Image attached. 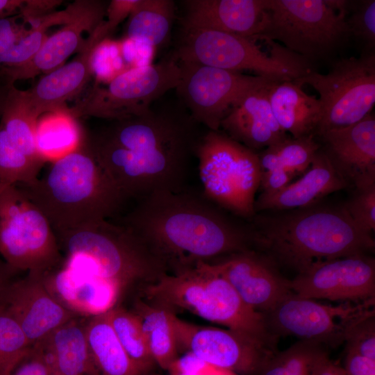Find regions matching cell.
<instances>
[{
    "label": "cell",
    "instance_id": "8",
    "mask_svg": "<svg viewBox=\"0 0 375 375\" xmlns=\"http://www.w3.org/2000/svg\"><path fill=\"white\" fill-rule=\"evenodd\" d=\"M195 156L203 192L234 215L251 219L261 170L258 153L220 131H209L197 144Z\"/></svg>",
    "mask_w": 375,
    "mask_h": 375
},
{
    "label": "cell",
    "instance_id": "38",
    "mask_svg": "<svg viewBox=\"0 0 375 375\" xmlns=\"http://www.w3.org/2000/svg\"><path fill=\"white\" fill-rule=\"evenodd\" d=\"M315 138V135L288 137L269 147L276 154L281 166L296 176L309 168L319 151L320 144Z\"/></svg>",
    "mask_w": 375,
    "mask_h": 375
},
{
    "label": "cell",
    "instance_id": "28",
    "mask_svg": "<svg viewBox=\"0 0 375 375\" xmlns=\"http://www.w3.org/2000/svg\"><path fill=\"white\" fill-rule=\"evenodd\" d=\"M85 333L95 375H141L120 344L107 314L92 316Z\"/></svg>",
    "mask_w": 375,
    "mask_h": 375
},
{
    "label": "cell",
    "instance_id": "29",
    "mask_svg": "<svg viewBox=\"0 0 375 375\" xmlns=\"http://www.w3.org/2000/svg\"><path fill=\"white\" fill-rule=\"evenodd\" d=\"M175 18L172 0H139L128 17L125 38L155 48L169 35Z\"/></svg>",
    "mask_w": 375,
    "mask_h": 375
},
{
    "label": "cell",
    "instance_id": "5",
    "mask_svg": "<svg viewBox=\"0 0 375 375\" xmlns=\"http://www.w3.org/2000/svg\"><path fill=\"white\" fill-rule=\"evenodd\" d=\"M144 300L176 314L185 310L247 335L273 349L276 339L262 312L248 306L233 286L208 263L178 273H165L141 285Z\"/></svg>",
    "mask_w": 375,
    "mask_h": 375
},
{
    "label": "cell",
    "instance_id": "31",
    "mask_svg": "<svg viewBox=\"0 0 375 375\" xmlns=\"http://www.w3.org/2000/svg\"><path fill=\"white\" fill-rule=\"evenodd\" d=\"M38 119L30 106L25 90L12 84L2 106L0 124L11 142L26 156L46 162L38 153L35 129Z\"/></svg>",
    "mask_w": 375,
    "mask_h": 375
},
{
    "label": "cell",
    "instance_id": "39",
    "mask_svg": "<svg viewBox=\"0 0 375 375\" xmlns=\"http://www.w3.org/2000/svg\"><path fill=\"white\" fill-rule=\"evenodd\" d=\"M345 22L350 38L361 44V53H375V1H350Z\"/></svg>",
    "mask_w": 375,
    "mask_h": 375
},
{
    "label": "cell",
    "instance_id": "45",
    "mask_svg": "<svg viewBox=\"0 0 375 375\" xmlns=\"http://www.w3.org/2000/svg\"><path fill=\"white\" fill-rule=\"evenodd\" d=\"M294 177V175L283 167L261 172L260 187H262V193L278 192L290 184Z\"/></svg>",
    "mask_w": 375,
    "mask_h": 375
},
{
    "label": "cell",
    "instance_id": "3",
    "mask_svg": "<svg viewBox=\"0 0 375 375\" xmlns=\"http://www.w3.org/2000/svg\"><path fill=\"white\" fill-rule=\"evenodd\" d=\"M249 220L253 249L298 273L317 262L368 254L375 247L343 204L262 212Z\"/></svg>",
    "mask_w": 375,
    "mask_h": 375
},
{
    "label": "cell",
    "instance_id": "42",
    "mask_svg": "<svg viewBox=\"0 0 375 375\" xmlns=\"http://www.w3.org/2000/svg\"><path fill=\"white\" fill-rule=\"evenodd\" d=\"M343 205L359 228L370 234L375 231V184L354 189Z\"/></svg>",
    "mask_w": 375,
    "mask_h": 375
},
{
    "label": "cell",
    "instance_id": "17",
    "mask_svg": "<svg viewBox=\"0 0 375 375\" xmlns=\"http://www.w3.org/2000/svg\"><path fill=\"white\" fill-rule=\"evenodd\" d=\"M208 264L228 281L248 306L256 311L267 312L293 294L290 280L281 275L277 265L254 249Z\"/></svg>",
    "mask_w": 375,
    "mask_h": 375
},
{
    "label": "cell",
    "instance_id": "21",
    "mask_svg": "<svg viewBox=\"0 0 375 375\" xmlns=\"http://www.w3.org/2000/svg\"><path fill=\"white\" fill-rule=\"evenodd\" d=\"M266 0H188L183 1V28L219 31L256 40L260 34Z\"/></svg>",
    "mask_w": 375,
    "mask_h": 375
},
{
    "label": "cell",
    "instance_id": "34",
    "mask_svg": "<svg viewBox=\"0 0 375 375\" xmlns=\"http://www.w3.org/2000/svg\"><path fill=\"white\" fill-rule=\"evenodd\" d=\"M44 163L19 151L0 124V182L11 185L31 183L39 176Z\"/></svg>",
    "mask_w": 375,
    "mask_h": 375
},
{
    "label": "cell",
    "instance_id": "12",
    "mask_svg": "<svg viewBox=\"0 0 375 375\" xmlns=\"http://www.w3.org/2000/svg\"><path fill=\"white\" fill-rule=\"evenodd\" d=\"M293 81L319 94L322 115L316 136L351 126L371 113L375 104V53L335 60L327 74L315 69Z\"/></svg>",
    "mask_w": 375,
    "mask_h": 375
},
{
    "label": "cell",
    "instance_id": "6",
    "mask_svg": "<svg viewBox=\"0 0 375 375\" xmlns=\"http://www.w3.org/2000/svg\"><path fill=\"white\" fill-rule=\"evenodd\" d=\"M65 264L108 281L122 291L150 283L167 269L130 230L103 220L56 234Z\"/></svg>",
    "mask_w": 375,
    "mask_h": 375
},
{
    "label": "cell",
    "instance_id": "19",
    "mask_svg": "<svg viewBox=\"0 0 375 375\" xmlns=\"http://www.w3.org/2000/svg\"><path fill=\"white\" fill-rule=\"evenodd\" d=\"M107 7L101 1L77 0L71 3L68 19L57 32L47 37L36 53L24 65L10 71L7 78L15 83L49 73L83 47V34L91 33L104 19Z\"/></svg>",
    "mask_w": 375,
    "mask_h": 375
},
{
    "label": "cell",
    "instance_id": "13",
    "mask_svg": "<svg viewBox=\"0 0 375 375\" xmlns=\"http://www.w3.org/2000/svg\"><path fill=\"white\" fill-rule=\"evenodd\" d=\"M374 301L330 306L292 294L262 313L276 339L291 335L335 347L344 342L349 328L372 309Z\"/></svg>",
    "mask_w": 375,
    "mask_h": 375
},
{
    "label": "cell",
    "instance_id": "16",
    "mask_svg": "<svg viewBox=\"0 0 375 375\" xmlns=\"http://www.w3.org/2000/svg\"><path fill=\"white\" fill-rule=\"evenodd\" d=\"M298 297L351 303L375 300V260L357 254L317 262L289 281Z\"/></svg>",
    "mask_w": 375,
    "mask_h": 375
},
{
    "label": "cell",
    "instance_id": "52",
    "mask_svg": "<svg viewBox=\"0 0 375 375\" xmlns=\"http://www.w3.org/2000/svg\"><path fill=\"white\" fill-rule=\"evenodd\" d=\"M0 116H1V113H0Z\"/></svg>",
    "mask_w": 375,
    "mask_h": 375
},
{
    "label": "cell",
    "instance_id": "46",
    "mask_svg": "<svg viewBox=\"0 0 375 375\" xmlns=\"http://www.w3.org/2000/svg\"><path fill=\"white\" fill-rule=\"evenodd\" d=\"M345 351L343 369L347 375H375V360L350 349Z\"/></svg>",
    "mask_w": 375,
    "mask_h": 375
},
{
    "label": "cell",
    "instance_id": "2",
    "mask_svg": "<svg viewBox=\"0 0 375 375\" xmlns=\"http://www.w3.org/2000/svg\"><path fill=\"white\" fill-rule=\"evenodd\" d=\"M135 201L115 222L139 238L167 273L253 249L250 224L239 222L203 191L159 192Z\"/></svg>",
    "mask_w": 375,
    "mask_h": 375
},
{
    "label": "cell",
    "instance_id": "23",
    "mask_svg": "<svg viewBox=\"0 0 375 375\" xmlns=\"http://www.w3.org/2000/svg\"><path fill=\"white\" fill-rule=\"evenodd\" d=\"M347 187V183L320 147L310 166L299 179L278 192L261 193L255 201L254 211L258 213L308 207L317 203L328 194Z\"/></svg>",
    "mask_w": 375,
    "mask_h": 375
},
{
    "label": "cell",
    "instance_id": "27",
    "mask_svg": "<svg viewBox=\"0 0 375 375\" xmlns=\"http://www.w3.org/2000/svg\"><path fill=\"white\" fill-rule=\"evenodd\" d=\"M38 344L49 362L51 375H95L85 325L75 317Z\"/></svg>",
    "mask_w": 375,
    "mask_h": 375
},
{
    "label": "cell",
    "instance_id": "32",
    "mask_svg": "<svg viewBox=\"0 0 375 375\" xmlns=\"http://www.w3.org/2000/svg\"><path fill=\"white\" fill-rule=\"evenodd\" d=\"M47 114L38 120L35 143L40 156L51 162L76 149L84 140L76 119L65 110Z\"/></svg>",
    "mask_w": 375,
    "mask_h": 375
},
{
    "label": "cell",
    "instance_id": "9",
    "mask_svg": "<svg viewBox=\"0 0 375 375\" xmlns=\"http://www.w3.org/2000/svg\"><path fill=\"white\" fill-rule=\"evenodd\" d=\"M345 17L325 0H266L262 28L256 39L279 41L311 63L327 60L350 40Z\"/></svg>",
    "mask_w": 375,
    "mask_h": 375
},
{
    "label": "cell",
    "instance_id": "48",
    "mask_svg": "<svg viewBox=\"0 0 375 375\" xmlns=\"http://www.w3.org/2000/svg\"><path fill=\"white\" fill-rule=\"evenodd\" d=\"M25 1L0 0V18L11 16L20 12Z\"/></svg>",
    "mask_w": 375,
    "mask_h": 375
},
{
    "label": "cell",
    "instance_id": "24",
    "mask_svg": "<svg viewBox=\"0 0 375 375\" xmlns=\"http://www.w3.org/2000/svg\"><path fill=\"white\" fill-rule=\"evenodd\" d=\"M54 297L73 312L92 317L107 312L115 306L123 291L115 284L63 264L57 270L44 274Z\"/></svg>",
    "mask_w": 375,
    "mask_h": 375
},
{
    "label": "cell",
    "instance_id": "30",
    "mask_svg": "<svg viewBox=\"0 0 375 375\" xmlns=\"http://www.w3.org/2000/svg\"><path fill=\"white\" fill-rule=\"evenodd\" d=\"M133 312L140 321L154 362L168 371L179 356L170 312L140 299L136 301Z\"/></svg>",
    "mask_w": 375,
    "mask_h": 375
},
{
    "label": "cell",
    "instance_id": "43",
    "mask_svg": "<svg viewBox=\"0 0 375 375\" xmlns=\"http://www.w3.org/2000/svg\"><path fill=\"white\" fill-rule=\"evenodd\" d=\"M168 371L170 375H235L213 367L190 352L178 356Z\"/></svg>",
    "mask_w": 375,
    "mask_h": 375
},
{
    "label": "cell",
    "instance_id": "1",
    "mask_svg": "<svg viewBox=\"0 0 375 375\" xmlns=\"http://www.w3.org/2000/svg\"><path fill=\"white\" fill-rule=\"evenodd\" d=\"M189 116L147 112L110 121L85 141L124 199L186 190L191 159L201 137Z\"/></svg>",
    "mask_w": 375,
    "mask_h": 375
},
{
    "label": "cell",
    "instance_id": "35",
    "mask_svg": "<svg viewBox=\"0 0 375 375\" xmlns=\"http://www.w3.org/2000/svg\"><path fill=\"white\" fill-rule=\"evenodd\" d=\"M323 346L300 340L283 351L275 353L264 365L259 375H310V368Z\"/></svg>",
    "mask_w": 375,
    "mask_h": 375
},
{
    "label": "cell",
    "instance_id": "51",
    "mask_svg": "<svg viewBox=\"0 0 375 375\" xmlns=\"http://www.w3.org/2000/svg\"><path fill=\"white\" fill-rule=\"evenodd\" d=\"M144 375H160V374H153L148 373V374H144Z\"/></svg>",
    "mask_w": 375,
    "mask_h": 375
},
{
    "label": "cell",
    "instance_id": "10",
    "mask_svg": "<svg viewBox=\"0 0 375 375\" xmlns=\"http://www.w3.org/2000/svg\"><path fill=\"white\" fill-rule=\"evenodd\" d=\"M0 256L15 271L44 274L61 261L51 225L19 188L0 182Z\"/></svg>",
    "mask_w": 375,
    "mask_h": 375
},
{
    "label": "cell",
    "instance_id": "36",
    "mask_svg": "<svg viewBox=\"0 0 375 375\" xmlns=\"http://www.w3.org/2000/svg\"><path fill=\"white\" fill-rule=\"evenodd\" d=\"M32 347L15 319L0 306V375H10Z\"/></svg>",
    "mask_w": 375,
    "mask_h": 375
},
{
    "label": "cell",
    "instance_id": "20",
    "mask_svg": "<svg viewBox=\"0 0 375 375\" xmlns=\"http://www.w3.org/2000/svg\"><path fill=\"white\" fill-rule=\"evenodd\" d=\"M317 136L321 149L348 187L375 184V118L372 112L354 124Z\"/></svg>",
    "mask_w": 375,
    "mask_h": 375
},
{
    "label": "cell",
    "instance_id": "44",
    "mask_svg": "<svg viewBox=\"0 0 375 375\" xmlns=\"http://www.w3.org/2000/svg\"><path fill=\"white\" fill-rule=\"evenodd\" d=\"M10 375H51L50 365L40 344L32 347Z\"/></svg>",
    "mask_w": 375,
    "mask_h": 375
},
{
    "label": "cell",
    "instance_id": "15",
    "mask_svg": "<svg viewBox=\"0 0 375 375\" xmlns=\"http://www.w3.org/2000/svg\"><path fill=\"white\" fill-rule=\"evenodd\" d=\"M170 312L178 351L240 375H259L278 351L247 335L226 328L189 323Z\"/></svg>",
    "mask_w": 375,
    "mask_h": 375
},
{
    "label": "cell",
    "instance_id": "37",
    "mask_svg": "<svg viewBox=\"0 0 375 375\" xmlns=\"http://www.w3.org/2000/svg\"><path fill=\"white\" fill-rule=\"evenodd\" d=\"M50 26L48 19H42L38 26L31 28L19 41L0 42V78L8 79L10 71L26 63L36 53L47 38L46 31Z\"/></svg>",
    "mask_w": 375,
    "mask_h": 375
},
{
    "label": "cell",
    "instance_id": "40",
    "mask_svg": "<svg viewBox=\"0 0 375 375\" xmlns=\"http://www.w3.org/2000/svg\"><path fill=\"white\" fill-rule=\"evenodd\" d=\"M95 83H105L129 69L122 53L121 42L106 39L93 50L90 58Z\"/></svg>",
    "mask_w": 375,
    "mask_h": 375
},
{
    "label": "cell",
    "instance_id": "4",
    "mask_svg": "<svg viewBox=\"0 0 375 375\" xmlns=\"http://www.w3.org/2000/svg\"><path fill=\"white\" fill-rule=\"evenodd\" d=\"M16 185L44 215L55 234L113 220L126 202L85 140L74 151L51 162L42 176Z\"/></svg>",
    "mask_w": 375,
    "mask_h": 375
},
{
    "label": "cell",
    "instance_id": "49",
    "mask_svg": "<svg viewBox=\"0 0 375 375\" xmlns=\"http://www.w3.org/2000/svg\"><path fill=\"white\" fill-rule=\"evenodd\" d=\"M15 271L0 258V296L10 284V278Z\"/></svg>",
    "mask_w": 375,
    "mask_h": 375
},
{
    "label": "cell",
    "instance_id": "25",
    "mask_svg": "<svg viewBox=\"0 0 375 375\" xmlns=\"http://www.w3.org/2000/svg\"><path fill=\"white\" fill-rule=\"evenodd\" d=\"M98 45L88 37L76 57L46 74L26 94L35 117L65 109V104L78 94L92 76L90 58Z\"/></svg>",
    "mask_w": 375,
    "mask_h": 375
},
{
    "label": "cell",
    "instance_id": "22",
    "mask_svg": "<svg viewBox=\"0 0 375 375\" xmlns=\"http://www.w3.org/2000/svg\"><path fill=\"white\" fill-rule=\"evenodd\" d=\"M271 82L247 93L224 118L220 129L228 137L255 151L288 138L277 123L269 101Z\"/></svg>",
    "mask_w": 375,
    "mask_h": 375
},
{
    "label": "cell",
    "instance_id": "11",
    "mask_svg": "<svg viewBox=\"0 0 375 375\" xmlns=\"http://www.w3.org/2000/svg\"><path fill=\"white\" fill-rule=\"evenodd\" d=\"M181 67L173 57L156 64L131 67L105 83H95L88 95L67 112L75 119L91 116L117 120L144 114L151 105L181 81Z\"/></svg>",
    "mask_w": 375,
    "mask_h": 375
},
{
    "label": "cell",
    "instance_id": "33",
    "mask_svg": "<svg viewBox=\"0 0 375 375\" xmlns=\"http://www.w3.org/2000/svg\"><path fill=\"white\" fill-rule=\"evenodd\" d=\"M106 314L120 344L140 374L150 373L156 364L136 315L119 306H115Z\"/></svg>",
    "mask_w": 375,
    "mask_h": 375
},
{
    "label": "cell",
    "instance_id": "26",
    "mask_svg": "<svg viewBox=\"0 0 375 375\" xmlns=\"http://www.w3.org/2000/svg\"><path fill=\"white\" fill-rule=\"evenodd\" d=\"M269 101L281 128L293 138L315 135L322 119L320 101L294 81L274 83Z\"/></svg>",
    "mask_w": 375,
    "mask_h": 375
},
{
    "label": "cell",
    "instance_id": "50",
    "mask_svg": "<svg viewBox=\"0 0 375 375\" xmlns=\"http://www.w3.org/2000/svg\"><path fill=\"white\" fill-rule=\"evenodd\" d=\"M12 84H14V83L9 81L6 78H0V113H1L2 106L6 95Z\"/></svg>",
    "mask_w": 375,
    "mask_h": 375
},
{
    "label": "cell",
    "instance_id": "41",
    "mask_svg": "<svg viewBox=\"0 0 375 375\" xmlns=\"http://www.w3.org/2000/svg\"><path fill=\"white\" fill-rule=\"evenodd\" d=\"M346 349L357 352L375 360V311L369 310L347 330L344 341Z\"/></svg>",
    "mask_w": 375,
    "mask_h": 375
},
{
    "label": "cell",
    "instance_id": "18",
    "mask_svg": "<svg viewBox=\"0 0 375 375\" xmlns=\"http://www.w3.org/2000/svg\"><path fill=\"white\" fill-rule=\"evenodd\" d=\"M0 306L15 319L31 346L75 317V312L49 290L44 274L28 272L24 278L10 283L0 296Z\"/></svg>",
    "mask_w": 375,
    "mask_h": 375
},
{
    "label": "cell",
    "instance_id": "47",
    "mask_svg": "<svg viewBox=\"0 0 375 375\" xmlns=\"http://www.w3.org/2000/svg\"><path fill=\"white\" fill-rule=\"evenodd\" d=\"M310 375H347L342 367L335 365L323 349L313 360Z\"/></svg>",
    "mask_w": 375,
    "mask_h": 375
},
{
    "label": "cell",
    "instance_id": "7",
    "mask_svg": "<svg viewBox=\"0 0 375 375\" xmlns=\"http://www.w3.org/2000/svg\"><path fill=\"white\" fill-rule=\"evenodd\" d=\"M253 40L219 31L183 28L176 52L178 62L228 71H251L275 82L293 81L315 69L311 62L277 42L264 49Z\"/></svg>",
    "mask_w": 375,
    "mask_h": 375
},
{
    "label": "cell",
    "instance_id": "14",
    "mask_svg": "<svg viewBox=\"0 0 375 375\" xmlns=\"http://www.w3.org/2000/svg\"><path fill=\"white\" fill-rule=\"evenodd\" d=\"M178 63L181 74L176 89L192 119L209 131H220L224 118L250 91L275 82L197 63Z\"/></svg>",
    "mask_w": 375,
    "mask_h": 375
}]
</instances>
